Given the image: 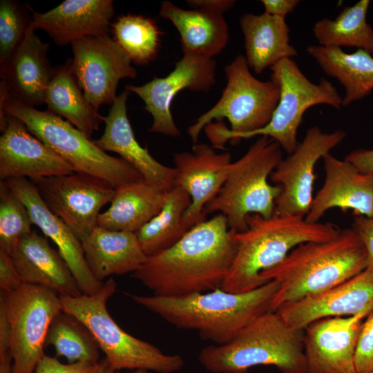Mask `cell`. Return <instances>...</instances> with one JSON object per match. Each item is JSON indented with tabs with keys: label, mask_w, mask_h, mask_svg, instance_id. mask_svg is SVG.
<instances>
[{
	"label": "cell",
	"mask_w": 373,
	"mask_h": 373,
	"mask_svg": "<svg viewBox=\"0 0 373 373\" xmlns=\"http://www.w3.org/2000/svg\"><path fill=\"white\" fill-rule=\"evenodd\" d=\"M265 13L285 19L300 3L299 0H262Z\"/></svg>",
	"instance_id": "obj_43"
},
{
	"label": "cell",
	"mask_w": 373,
	"mask_h": 373,
	"mask_svg": "<svg viewBox=\"0 0 373 373\" xmlns=\"http://www.w3.org/2000/svg\"><path fill=\"white\" fill-rule=\"evenodd\" d=\"M372 310L373 269L367 267L343 283L284 304L276 312L290 327L304 330L321 318L367 316Z\"/></svg>",
	"instance_id": "obj_16"
},
{
	"label": "cell",
	"mask_w": 373,
	"mask_h": 373,
	"mask_svg": "<svg viewBox=\"0 0 373 373\" xmlns=\"http://www.w3.org/2000/svg\"><path fill=\"white\" fill-rule=\"evenodd\" d=\"M236 233L226 217L217 214L193 226L171 247L148 256L132 276L160 296L221 288L236 256Z\"/></svg>",
	"instance_id": "obj_1"
},
{
	"label": "cell",
	"mask_w": 373,
	"mask_h": 373,
	"mask_svg": "<svg viewBox=\"0 0 373 373\" xmlns=\"http://www.w3.org/2000/svg\"><path fill=\"white\" fill-rule=\"evenodd\" d=\"M186 2L193 9H201L221 15L236 3L233 0H188Z\"/></svg>",
	"instance_id": "obj_44"
},
{
	"label": "cell",
	"mask_w": 373,
	"mask_h": 373,
	"mask_svg": "<svg viewBox=\"0 0 373 373\" xmlns=\"http://www.w3.org/2000/svg\"><path fill=\"white\" fill-rule=\"evenodd\" d=\"M61 311L60 296L38 285L23 283L1 293L0 315L6 323L12 373H34L45 356L50 325Z\"/></svg>",
	"instance_id": "obj_10"
},
{
	"label": "cell",
	"mask_w": 373,
	"mask_h": 373,
	"mask_svg": "<svg viewBox=\"0 0 373 373\" xmlns=\"http://www.w3.org/2000/svg\"><path fill=\"white\" fill-rule=\"evenodd\" d=\"M224 73L227 85L220 99L188 128L194 144L203 128L214 149L224 150L227 141L236 144L250 138L269 123L278 106L279 87L256 79L244 55L227 64Z\"/></svg>",
	"instance_id": "obj_5"
},
{
	"label": "cell",
	"mask_w": 373,
	"mask_h": 373,
	"mask_svg": "<svg viewBox=\"0 0 373 373\" xmlns=\"http://www.w3.org/2000/svg\"><path fill=\"white\" fill-rule=\"evenodd\" d=\"M306 51L328 75L345 88L343 106L360 100L373 90V57L358 49L347 53L341 48L311 45Z\"/></svg>",
	"instance_id": "obj_30"
},
{
	"label": "cell",
	"mask_w": 373,
	"mask_h": 373,
	"mask_svg": "<svg viewBox=\"0 0 373 373\" xmlns=\"http://www.w3.org/2000/svg\"><path fill=\"white\" fill-rule=\"evenodd\" d=\"M270 69L271 80L280 89L279 102L269 123L252 137H269L289 155L299 143L297 133L305 112L317 104L340 109L343 98L327 79L322 78L318 84L312 83L291 58L278 61Z\"/></svg>",
	"instance_id": "obj_11"
},
{
	"label": "cell",
	"mask_w": 373,
	"mask_h": 373,
	"mask_svg": "<svg viewBox=\"0 0 373 373\" xmlns=\"http://www.w3.org/2000/svg\"><path fill=\"white\" fill-rule=\"evenodd\" d=\"M304 330L290 327L277 312L265 313L244 327L230 342L201 350L200 364L213 373H247L272 365L281 373H309Z\"/></svg>",
	"instance_id": "obj_6"
},
{
	"label": "cell",
	"mask_w": 373,
	"mask_h": 373,
	"mask_svg": "<svg viewBox=\"0 0 373 373\" xmlns=\"http://www.w3.org/2000/svg\"><path fill=\"white\" fill-rule=\"evenodd\" d=\"M82 243L88 267L100 282L111 276L133 274L147 258L133 232L97 226Z\"/></svg>",
	"instance_id": "obj_26"
},
{
	"label": "cell",
	"mask_w": 373,
	"mask_h": 373,
	"mask_svg": "<svg viewBox=\"0 0 373 373\" xmlns=\"http://www.w3.org/2000/svg\"><path fill=\"white\" fill-rule=\"evenodd\" d=\"M322 159L324 183L314 197L305 220L318 222L326 211L334 208L373 218V174L362 173L345 159L341 160L330 153Z\"/></svg>",
	"instance_id": "obj_21"
},
{
	"label": "cell",
	"mask_w": 373,
	"mask_h": 373,
	"mask_svg": "<svg viewBox=\"0 0 373 373\" xmlns=\"http://www.w3.org/2000/svg\"><path fill=\"white\" fill-rule=\"evenodd\" d=\"M99 365V362L95 364L82 362L64 364L56 358L45 355L37 363L34 373H95Z\"/></svg>",
	"instance_id": "obj_39"
},
{
	"label": "cell",
	"mask_w": 373,
	"mask_h": 373,
	"mask_svg": "<svg viewBox=\"0 0 373 373\" xmlns=\"http://www.w3.org/2000/svg\"><path fill=\"white\" fill-rule=\"evenodd\" d=\"M281 149L270 137H259L242 157L232 162L224 184L205 206L204 215L219 212L226 217L229 228L236 232L247 229L249 215L271 218L282 188L269 184L268 178L283 160Z\"/></svg>",
	"instance_id": "obj_9"
},
{
	"label": "cell",
	"mask_w": 373,
	"mask_h": 373,
	"mask_svg": "<svg viewBox=\"0 0 373 373\" xmlns=\"http://www.w3.org/2000/svg\"><path fill=\"white\" fill-rule=\"evenodd\" d=\"M247 224L246 230L235 234L236 256L221 287L229 292L243 293L262 286V274L279 265L295 247L332 239L340 232L332 223H312L292 216L266 218L251 214Z\"/></svg>",
	"instance_id": "obj_4"
},
{
	"label": "cell",
	"mask_w": 373,
	"mask_h": 373,
	"mask_svg": "<svg viewBox=\"0 0 373 373\" xmlns=\"http://www.w3.org/2000/svg\"><path fill=\"white\" fill-rule=\"evenodd\" d=\"M0 97V122L7 115L20 119L32 135L68 163L75 173L97 178L115 189L144 179L126 161L108 155L62 117L12 98L2 84Z\"/></svg>",
	"instance_id": "obj_7"
},
{
	"label": "cell",
	"mask_w": 373,
	"mask_h": 373,
	"mask_svg": "<svg viewBox=\"0 0 373 373\" xmlns=\"http://www.w3.org/2000/svg\"><path fill=\"white\" fill-rule=\"evenodd\" d=\"M46 345H52L56 356L65 357L69 363L99 362V348L90 331L76 318L63 311L50 325Z\"/></svg>",
	"instance_id": "obj_34"
},
{
	"label": "cell",
	"mask_w": 373,
	"mask_h": 373,
	"mask_svg": "<svg viewBox=\"0 0 373 373\" xmlns=\"http://www.w3.org/2000/svg\"><path fill=\"white\" fill-rule=\"evenodd\" d=\"M48 111L64 118L91 138L104 117L86 101L72 67V59L54 68L45 102Z\"/></svg>",
	"instance_id": "obj_31"
},
{
	"label": "cell",
	"mask_w": 373,
	"mask_h": 373,
	"mask_svg": "<svg viewBox=\"0 0 373 373\" xmlns=\"http://www.w3.org/2000/svg\"><path fill=\"white\" fill-rule=\"evenodd\" d=\"M372 373H373V372H372Z\"/></svg>",
	"instance_id": "obj_48"
},
{
	"label": "cell",
	"mask_w": 373,
	"mask_h": 373,
	"mask_svg": "<svg viewBox=\"0 0 373 373\" xmlns=\"http://www.w3.org/2000/svg\"><path fill=\"white\" fill-rule=\"evenodd\" d=\"M48 209L82 242L97 227L101 209L114 193L108 182L78 173L30 180Z\"/></svg>",
	"instance_id": "obj_13"
},
{
	"label": "cell",
	"mask_w": 373,
	"mask_h": 373,
	"mask_svg": "<svg viewBox=\"0 0 373 373\" xmlns=\"http://www.w3.org/2000/svg\"><path fill=\"white\" fill-rule=\"evenodd\" d=\"M27 8L16 1H0V68L10 61L31 23Z\"/></svg>",
	"instance_id": "obj_37"
},
{
	"label": "cell",
	"mask_w": 373,
	"mask_h": 373,
	"mask_svg": "<svg viewBox=\"0 0 373 373\" xmlns=\"http://www.w3.org/2000/svg\"><path fill=\"white\" fill-rule=\"evenodd\" d=\"M74 75L90 106L98 111L113 104L123 78H135L131 59L108 33L86 37L71 44Z\"/></svg>",
	"instance_id": "obj_14"
},
{
	"label": "cell",
	"mask_w": 373,
	"mask_h": 373,
	"mask_svg": "<svg viewBox=\"0 0 373 373\" xmlns=\"http://www.w3.org/2000/svg\"><path fill=\"white\" fill-rule=\"evenodd\" d=\"M10 256L23 283L48 289L59 296L82 294L59 251L35 231L19 239Z\"/></svg>",
	"instance_id": "obj_25"
},
{
	"label": "cell",
	"mask_w": 373,
	"mask_h": 373,
	"mask_svg": "<svg viewBox=\"0 0 373 373\" xmlns=\"http://www.w3.org/2000/svg\"><path fill=\"white\" fill-rule=\"evenodd\" d=\"M359 171L373 174V149H358L349 153L345 158Z\"/></svg>",
	"instance_id": "obj_42"
},
{
	"label": "cell",
	"mask_w": 373,
	"mask_h": 373,
	"mask_svg": "<svg viewBox=\"0 0 373 373\" xmlns=\"http://www.w3.org/2000/svg\"><path fill=\"white\" fill-rule=\"evenodd\" d=\"M159 15L177 29L183 54L212 59L227 46L229 28L221 14L201 9L185 10L164 1Z\"/></svg>",
	"instance_id": "obj_27"
},
{
	"label": "cell",
	"mask_w": 373,
	"mask_h": 373,
	"mask_svg": "<svg viewBox=\"0 0 373 373\" xmlns=\"http://www.w3.org/2000/svg\"><path fill=\"white\" fill-rule=\"evenodd\" d=\"M23 283L11 256L6 251L0 249L1 293L12 291L19 288Z\"/></svg>",
	"instance_id": "obj_40"
},
{
	"label": "cell",
	"mask_w": 373,
	"mask_h": 373,
	"mask_svg": "<svg viewBox=\"0 0 373 373\" xmlns=\"http://www.w3.org/2000/svg\"><path fill=\"white\" fill-rule=\"evenodd\" d=\"M177 173L175 186L184 189L191 203L184 213V223L189 230L205 220V206L218 193L227 179L231 166L229 152L216 153L212 146L195 144L191 151L173 154Z\"/></svg>",
	"instance_id": "obj_17"
},
{
	"label": "cell",
	"mask_w": 373,
	"mask_h": 373,
	"mask_svg": "<svg viewBox=\"0 0 373 373\" xmlns=\"http://www.w3.org/2000/svg\"><path fill=\"white\" fill-rule=\"evenodd\" d=\"M369 0L345 7L334 19L324 18L313 27L319 45L325 47H356L373 54V28L367 21Z\"/></svg>",
	"instance_id": "obj_33"
},
{
	"label": "cell",
	"mask_w": 373,
	"mask_h": 373,
	"mask_svg": "<svg viewBox=\"0 0 373 373\" xmlns=\"http://www.w3.org/2000/svg\"><path fill=\"white\" fill-rule=\"evenodd\" d=\"M35 32L30 23L10 61L0 68L1 84L8 94L32 106L44 104L54 70L47 57L49 44L43 42Z\"/></svg>",
	"instance_id": "obj_24"
},
{
	"label": "cell",
	"mask_w": 373,
	"mask_h": 373,
	"mask_svg": "<svg viewBox=\"0 0 373 373\" xmlns=\"http://www.w3.org/2000/svg\"><path fill=\"white\" fill-rule=\"evenodd\" d=\"M345 137L343 130L324 133L317 126L307 131L295 151L283 158L270 175L272 182L282 188L274 215L305 218L314 200L316 163Z\"/></svg>",
	"instance_id": "obj_12"
},
{
	"label": "cell",
	"mask_w": 373,
	"mask_h": 373,
	"mask_svg": "<svg viewBox=\"0 0 373 373\" xmlns=\"http://www.w3.org/2000/svg\"><path fill=\"white\" fill-rule=\"evenodd\" d=\"M12 358L9 350H0V373H12Z\"/></svg>",
	"instance_id": "obj_45"
},
{
	"label": "cell",
	"mask_w": 373,
	"mask_h": 373,
	"mask_svg": "<svg viewBox=\"0 0 373 373\" xmlns=\"http://www.w3.org/2000/svg\"><path fill=\"white\" fill-rule=\"evenodd\" d=\"M216 64L213 59L184 54L173 70L164 77H155L140 86L125 89L139 96L153 118L149 131L176 137L181 133L171 111V103L182 90L208 91L216 82Z\"/></svg>",
	"instance_id": "obj_15"
},
{
	"label": "cell",
	"mask_w": 373,
	"mask_h": 373,
	"mask_svg": "<svg viewBox=\"0 0 373 373\" xmlns=\"http://www.w3.org/2000/svg\"><path fill=\"white\" fill-rule=\"evenodd\" d=\"M117 284L110 278L96 294L78 296H59L62 311L82 323L105 355L108 367L122 370L175 373L184 365L178 354H166L155 345L124 331L110 315L106 303L115 294Z\"/></svg>",
	"instance_id": "obj_8"
},
{
	"label": "cell",
	"mask_w": 373,
	"mask_h": 373,
	"mask_svg": "<svg viewBox=\"0 0 373 373\" xmlns=\"http://www.w3.org/2000/svg\"><path fill=\"white\" fill-rule=\"evenodd\" d=\"M364 320L355 352L356 373L373 372V310Z\"/></svg>",
	"instance_id": "obj_38"
},
{
	"label": "cell",
	"mask_w": 373,
	"mask_h": 373,
	"mask_svg": "<svg viewBox=\"0 0 373 373\" xmlns=\"http://www.w3.org/2000/svg\"><path fill=\"white\" fill-rule=\"evenodd\" d=\"M167 191L145 180L116 189L110 207L98 217L97 226L135 233L162 209Z\"/></svg>",
	"instance_id": "obj_28"
},
{
	"label": "cell",
	"mask_w": 373,
	"mask_h": 373,
	"mask_svg": "<svg viewBox=\"0 0 373 373\" xmlns=\"http://www.w3.org/2000/svg\"><path fill=\"white\" fill-rule=\"evenodd\" d=\"M0 180H30L68 175L72 166L32 135L17 117L8 115L1 127Z\"/></svg>",
	"instance_id": "obj_19"
},
{
	"label": "cell",
	"mask_w": 373,
	"mask_h": 373,
	"mask_svg": "<svg viewBox=\"0 0 373 373\" xmlns=\"http://www.w3.org/2000/svg\"><path fill=\"white\" fill-rule=\"evenodd\" d=\"M191 203L190 195L182 187L174 186L167 191L160 211L135 232L147 257L171 247L186 233L184 216Z\"/></svg>",
	"instance_id": "obj_32"
},
{
	"label": "cell",
	"mask_w": 373,
	"mask_h": 373,
	"mask_svg": "<svg viewBox=\"0 0 373 373\" xmlns=\"http://www.w3.org/2000/svg\"><path fill=\"white\" fill-rule=\"evenodd\" d=\"M367 267L364 246L352 229L334 238L295 247L279 265L264 272L265 283H279L273 309L318 294L356 276Z\"/></svg>",
	"instance_id": "obj_3"
},
{
	"label": "cell",
	"mask_w": 373,
	"mask_h": 373,
	"mask_svg": "<svg viewBox=\"0 0 373 373\" xmlns=\"http://www.w3.org/2000/svg\"><path fill=\"white\" fill-rule=\"evenodd\" d=\"M107 367H108V363L106 358H104V359L99 361V367L95 373H104Z\"/></svg>",
	"instance_id": "obj_46"
},
{
	"label": "cell",
	"mask_w": 373,
	"mask_h": 373,
	"mask_svg": "<svg viewBox=\"0 0 373 373\" xmlns=\"http://www.w3.org/2000/svg\"><path fill=\"white\" fill-rule=\"evenodd\" d=\"M4 181L25 204L33 224L55 244L81 292L86 295L98 292L104 283L97 280L90 272L81 240L48 209L35 184L25 178H11Z\"/></svg>",
	"instance_id": "obj_20"
},
{
	"label": "cell",
	"mask_w": 373,
	"mask_h": 373,
	"mask_svg": "<svg viewBox=\"0 0 373 373\" xmlns=\"http://www.w3.org/2000/svg\"><path fill=\"white\" fill-rule=\"evenodd\" d=\"M240 25L245 38V57L256 74L298 55L289 43V28L285 19L265 12L246 13L240 17Z\"/></svg>",
	"instance_id": "obj_29"
},
{
	"label": "cell",
	"mask_w": 373,
	"mask_h": 373,
	"mask_svg": "<svg viewBox=\"0 0 373 373\" xmlns=\"http://www.w3.org/2000/svg\"><path fill=\"white\" fill-rule=\"evenodd\" d=\"M279 283L272 280L243 293L215 290L178 296L128 294L137 305L179 329L196 331L215 345L230 342L258 316L274 312Z\"/></svg>",
	"instance_id": "obj_2"
},
{
	"label": "cell",
	"mask_w": 373,
	"mask_h": 373,
	"mask_svg": "<svg viewBox=\"0 0 373 373\" xmlns=\"http://www.w3.org/2000/svg\"><path fill=\"white\" fill-rule=\"evenodd\" d=\"M111 0H66L46 12L32 11L31 26L59 46L108 33L114 15Z\"/></svg>",
	"instance_id": "obj_23"
},
{
	"label": "cell",
	"mask_w": 373,
	"mask_h": 373,
	"mask_svg": "<svg viewBox=\"0 0 373 373\" xmlns=\"http://www.w3.org/2000/svg\"><path fill=\"white\" fill-rule=\"evenodd\" d=\"M32 224L25 204L0 181V249L10 255L19 239L32 231Z\"/></svg>",
	"instance_id": "obj_36"
},
{
	"label": "cell",
	"mask_w": 373,
	"mask_h": 373,
	"mask_svg": "<svg viewBox=\"0 0 373 373\" xmlns=\"http://www.w3.org/2000/svg\"><path fill=\"white\" fill-rule=\"evenodd\" d=\"M366 316L329 317L309 324L303 334L308 372L356 373V344Z\"/></svg>",
	"instance_id": "obj_18"
},
{
	"label": "cell",
	"mask_w": 373,
	"mask_h": 373,
	"mask_svg": "<svg viewBox=\"0 0 373 373\" xmlns=\"http://www.w3.org/2000/svg\"><path fill=\"white\" fill-rule=\"evenodd\" d=\"M129 93L125 89L117 95L108 115L104 117V133L94 142L103 151L117 153L145 180L169 191L175 186L176 169L157 161L148 149L137 141L127 115L126 100Z\"/></svg>",
	"instance_id": "obj_22"
},
{
	"label": "cell",
	"mask_w": 373,
	"mask_h": 373,
	"mask_svg": "<svg viewBox=\"0 0 373 373\" xmlns=\"http://www.w3.org/2000/svg\"><path fill=\"white\" fill-rule=\"evenodd\" d=\"M104 373H117V372H115L112 370H111L110 368H108V367L106 368V370H105ZM128 373H148V372L146 371H144V370H134V371H131V372H128Z\"/></svg>",
	"instance_id": "obj_47"
},
{
	"label": "cell",
	"mask_w": 373,
	"mask_h": 373,
	"mask_svg": "<svg viewBox=\"0 0 373 373\" xmlns=\"http://www.w3.org/2000/svg\"><path fill=\"white\" fill-rule=\"evenodd\" d=\"M111 26L114 40L132 61L144 65L155 57L161 32L153 19L128 14L119 17Z\"/></svg>",
	"instance_id": "obj_35"
},
{
	"label": "cell",
	"mask_w": 373,
	"mask_h": 373,
	"mask_svg": "<svg viewBox=\"0 0 373 373\" xmlns=\"http://www.w3.org/2000/svg\"><path fill=\"white\" fill-rule=\"evenodd\" d=\"M352 228L361 240L367 254V267L373 269V218L356 216Z\"/></svg>",
	"instance_id": "obj_41"
}]
</instances>
